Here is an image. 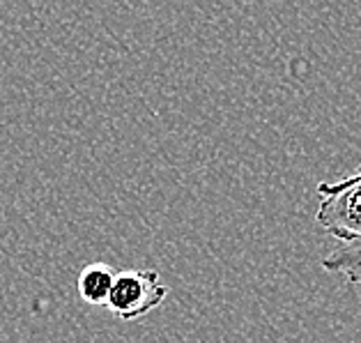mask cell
<instances>
[{"mask_svg":"<svg viewBox=\"0 0 361 343\" xmlns=\"http://www.w3.org/2000/svg\"><path fill=\"white\" fill-rule=\"evenodd\" d=\"M318 193L322 203L315 222L343 244L361 240V171L341 182H320Z\"/></svg>","mask_w":361,"mask_h":343,"instance_id":"1","label":"cell"},{"mask_svg":"<svg viewBox=\"0 0 361 343\" xmlns=\"http://www.w3.org/2000/svg\"><path fill=\"white\" fill-rule=\"evenodd\" d=\"M166 295L169 288L159 281L157 270H122L104 306L120 320H136L161 306Z\"/></svg>","mask_w":361,"mask_h":343,"instance_id":"2","label":"cell"},{"mask_svg":"<svg viewBox=\"0 0 361 343\" xmlns=\"http://www.w3.org/2000/svg\"><path fill=\"white\" fill-rule=\"evenodd\" d=\"M116 275L118 272L113 270L109 263H90L85 265L81 272H78L76 279V290L78 297L87 304H106L113 284H116Z\"/></svg>","mask_w":361,"mask_h":343,"instance_id":"3","label":"cell"},{"mask_svg":"<svg viewBox=\"0 0 361 343\" xmlns=\"http://www.w3.org/2000/svg\"><path fill=\"white\" fill-rule=\"evenodd\" d=\"M322 270H327L329 275L343 277L348 284L361 286V240L345 242L329 251L322 258Z\"/></svg>","mask_w":361,"mask_h":343,"instance_id":"4","label":"cell"}]
</instances>
